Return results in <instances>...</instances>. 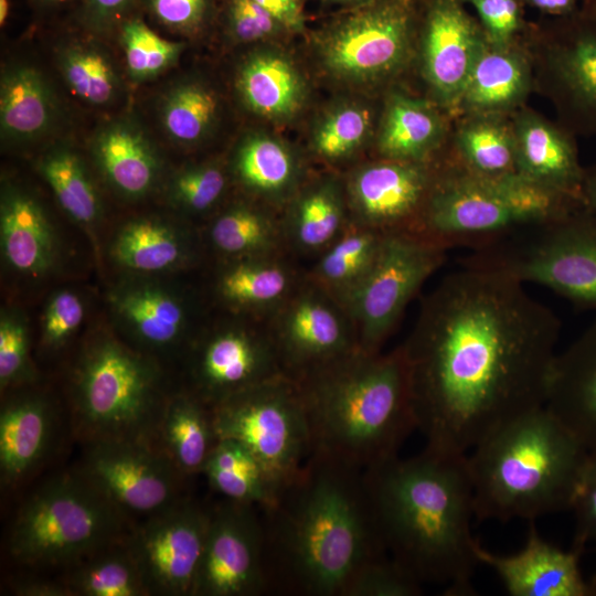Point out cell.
<instances>
[{
  "label": "cell",
  "instance_id": "1",
  "mask_svg": "<svg viewBox=\"0 0 596 596\" xmlns=\"http://www.w3.org/2000/svg\"><path fill=\"white\" fill-rule=\"evenodd\" d=\"M560 330L523 283L461 259L423 299L400 345L425 448L466 455L545 406Z\"/></svg>",
  "mask_w": 596,
  "mask_h": 596
},
{
  "label": "cell",
  "instance_id": "2",
  "mask_svg": "<svg viewBox=\"0 0 596 596\" xmlns=\"http://www.w3.org/2000/svg\"><path fill=\"white\" fill-rule=\"evenodd\" d=\"M259 512L269 595L343 596L363 564L387 554L364 470L319 453Z\"/></svg>",
  "mask_w": 596,
  "mask_h": 596
},
{
  "label": "cell",
  "instance_id": "3",
  "mask_svg": "<svg viewBox=\"0 0 596 596\" xmlns=\"http://www.w3.org/2000/svg\"><path fill=\"white\" fill-rule=\"evenodd\" d=\"M364 472L387 554L422 584L443 585L446 595L473 594L471 576L480 563L467 454L424 448Z\"/></svg>",
  "mask_w": 596,
  "mask_h": 596
},
{
  "label": "cell",
  "instance_id": "4",
  "mask_svg": "<svg viewBox=\"0 0 596 596\" xmlns=\"http://www.w3.org/2000/svg\"><path fill=\"white\" fill-rule=\"evenodd\" d=\"M311 454L362 470L398 456L417 422L401 347L383 354L355 349L295 380Z\"/></svg>",
  "mask_w": 596,
  "mask_h": 596
},
{
  "label": "cell",
  "instance_id": "5",
  "mask_svg": "<svg viewBox=\"0 0 596 596\" xmlns=\"http://www.w3.org/2000/svg\"><path fill=\"white\" fill-rule=\"evenodd\" d=\"M587 456L546 406L508 422L467 455L475 518L532 522L571 510Z\"/></svg>",
  "mask_w": 596,
  "mask_h": 596
},
{
  "label": "cell",
  "instance_id": "6",
  "mask_svg": "<svg viewBox=\"0 0 596 596\" xmlns=\"http://www.w3.org/2000/svg\"><path fill=\"white\" fill-rule=\"evenodd\" d=\"M579 205V200L547 191L519 174L481 175L449 158L437 164L417 234L447 249H472Z\"/></svg>",
  "mask_w": 596,
  "mask_h": 596
},
{
  "label": "cell",
  "instance_id": "7",
  "mask_svg": "<svg viewBox=\"0 0 596 596\" xmlns=\"http://www.w3.org/2000/svg\"><path fill=\"white\" fill-rule=\"evenodd\" d=\"M125 515L83 475L46 481L20 509L11 556L29 566L75 564L120 541Z\"/></svg>",
  "mask_w": 596,
  "mask_h": 596
},
{
  "label": "cell",
  "instance_id": "8",
  "mask_svg": "<svg viewBox=\"0 0 596 596\" xmlns=\"http://www.w3.org/2000/svg\"><path fill=\"white\" fill-rule=\"evenodd\" d=\"M462 259L596 311V210L583 204L472 248Z\"/></svg>",
  "mask_w": 596,
  "mask_h": 596
},
{
  "label": "cell",
  "instance_id": "9",
  "mask_svg": "<svg viewBox=\"0 0 596 596\" xmlns=\"http://www.w3.org/2000/svg\"><path fill=\"white\" fill-rule=\"evenodd\" d=\"M166 404L157 369L118 342L99 341L82 356L74 379V416L88 444H156Z\"/></svg>",
  "mask_w": 596,
  "mask_h": 596
},
{
  "label": "cell",
  "instance_id": "10",
  "mask_svg": "<svg viewBox=\"0 0 596 596\" xmlns=\"http://www.w3.org/2000/svg\"><path fill=\"white\" fill-rule=\"evenodd\" d=\"M219 438L247 447L281 487L311 455L308 419L295 380L280 375L212 407Z\"/></svg>",
  "mask_w": 596,
  "mask_h": 596
},
{
  "label": "cell",
  "instance_id": "11",
  "mask_svg": "<svg viewBox=\"0 0 596 596\" xmlns=\"http://www.w3.org/2000/svg\"><path fill=\"white\" fill-rule=\"evenodd\" d=\"M414 0L347 8L316 34L324 67L350 82H376L405 64L415 29Z\"/></svg>",
  "mask_w": 596,
  "mask_h": 596
},
{
  "label": "cell",
  "instance_id": "12",
  "mask_svg": "<svg viewBox=\"0 0 596 596\" xmlns=\"http://www.w3.org/2000/svg\"><path fill=\"white\" fill-rule=\"evenodd\" d=\"M447 248L418 234H385L375 262L343 304L358 349L380 352L405 308L444 263Z\"/></svg>",
  "mask_w": 596,
  "mask_h": 596
},
{
  "label": "cell",
  "instance_id": "13",
  "mask_svg": "<svg viewBox=\"0 0 596 596\" xmlns=\"http://www.w3.org/2000/svg\"><path fill=\"white\" fill-rule=\"evenodd\" d=\"M266 326L283 371L292 380L358 349L347 310L307 276L266 318Z\"/></svg>",
  "mask_w": 596,
  "mask_h": 596
},
{
  "label": "cell",
  "instance_id": "14",
  "mask_svg": "<svg viewBox=\"0 0 596 596\" xmlns=\"http://www.w3.org/2000/svg\"><path fill=\"white\" fill-rule=\"evenodd\" d=\"M83 475L124 514L151 517L183 499V475L161 449L139 440L88 444Z\"/></svg>",
  "mask_w": 596,
  "mask_h": 596
},
{
  "label": "cell",
  "instance_id": "15",
  "mask_svg": "<svg viewBox=\"0 0 596 596\" xmlns=\"http://www.w3.org/2000/svg\"><path fill=\"white\" fill-rule=\"evenodd\" d=\"M210 510L183 498L127 538L150 595L194 596Z\"/></svg>",
  "mask_w": 596,
  "mask_h": 596
},
{
  "label": "cell",
  "instance_id": "16",
  "mask_svg": "<svg viewBox=\"0 0 596 596\" xmlns=\"http://www.w3.org/2000/svg\"><path fill=\"white\" fill-rule=\"evenodd\" d=\"M267 594L259 508L225 500L210 510L194 596Z\"/></svg>",
  "mask_w": 596,
  "mask_h": 596
},
{
  "label": "cell",
  "instance_id": "17",
  "mask_svg": "<svg viewBox=\"0 0 596 596\" xmlns=\"http://www.w3.org/2000/svg\"><path fill=\"white\" fill-rule=\"evenodd\" d=\"M536 56L563 125L574 134H596V12L582 6L561 18Z\"/></svg>",
  "mask_w": 596,
  "mask_h": 596
},
{
  "label": "cell",
  "instance_id": "18",
  "mask_svg": "<svg viewBox=\"0 0 596 596\" xmlns=\"http://www.w3.org/2000/svg\"><path fill=\"white\" fill-rule=\"evenodd\" d=\"M437 164L382 159L349 179L350 222L383 234H417Z\"/></svg>",
  "mask_w": 596,
  "mask_h": 596
},
{
  "label": "cell",
  "instance_id": "19",
  "mask_svg": "<svg viewBox=\"0 0 596 596\" xmlns=\"http://www.w3.org/2000/svg\"><path fill=\"white\" fill-rule=\"evenodd\" d=\"M465 4L464 0H425L421 20L423 76L437 103L451 113L487 41Z\"/></svg>",
  "mask_w": 596,
  "mask_h": 596
},
{
  "label": "cell",
  "instance_id": "20",
  "mask_svg": "<svg viewBox=\"0 0 596 596\" xmlns=\"http://www.w3.org/2000/svg\"><path fill=\"white\" fill-rule=\"evenodd\" d=\"M280 375L285 373L267 326L231 327L214 332L198 350L192 394L212 408L241 391Z\"/></svg>",
  "mask_w": 596,
  "mask_h": 596
},
{
  "label": "cell",
  "instance_id": "21",
  "mask_svg": "<svg viewBox=\"0 0 596 596\" xmlns=\"http://www.w3.org/2000/svg\"><path fill=\"white\" fill-rule=\"evenodd\" d=\"M517 172L532 183L581 201L585 173L574 132L530 109L518 110L511 121Z\"/></svg>",
  "mask_w": 596,
  "mask_h": 596
},
{
  "label": "cell",
  "instance_id": "22",
  "mask_svg": "<svg viewBox=\"0 0 596 596\" xmlns=\"http://www.w3.org/2000/svg\"><path fill=\"white\" fill-rule=\"evenodd\" d=\"M476 554L480 564L496 572L511 596H589L588 583L579 568L582 553L549 543L533 521L520 552L502 556L478 543Z\"/></svg>",
  "mask_w": 596,
  "mask_h": 596
},
{
  "label": "cell",
  "instance_id": "23",
  "mask_svg": "<svg viewBox=\"0 0 596 596\" xmlns=\"http://www.w3.org/2000/svg\"><path fill=\"white\" fill-rule=\"evenodd\" d=\"M533 64L517 42L497 45L486 41L458 98L455 114L503 116L518 111L533 85Z\"/></svg>",
  "mask_w": 596,
  "mask_h": 596
},
{
  "label": "cell",
  "instance_id": "24",
  "mask_svg": "<svg viewBox=\"0 0 596 596\" xmlns=\"http://www.w3.org/2000/svg\"><path fill=\"white\" fill-rule=\"evenodd\" d=\"M546 408L596 453V317L554 360Z\"/></svg>",
  "mask_w": 596,
  "mask_h": 596
},
{
  "label": "cell",
  "instance_id": "25",
  "mask_svg": "<svg viewBox=\"0 0 596 596\" xmlns=\"http://www.w3.org/2000/svg\"><path fill=\"white\" fill-rule=\"evenodd\" d=\"M55 416L42 396H21L0 414V471L7 485L30 476L44 460L55 433Z\"/></svg>",
  "mask_w": 596,
  "mask_h": 596
},
{
  "label": "cell",
  "instance_id": "26",
  "mask_svg": "<svg viewBox=\"0 0 596 596\" xmlns=\"http://www.w3.org/2000/svg\"><path fill=\"white\" fill-rule=\"evenodd\" d=\"M345 198L334 180L301 191L281 221L287 251L319 256L350 225Z\"/></svg>",
  "mask_w": 596,
  "mask_h": 596
},
{
  "label": "cell",
  "instance_id": "27",
  "mask_svg": "<svg viewBox=\"0 0 596 596\" xmlns=\"http://www.w3.org/2000/svg\"><path fill=\"white\" fill-rule=\"evenodd\" d=\"M287 254L236 259L221 274L217 281L219 295L232 307L267 318L302 279L288 260Z\"/></svg>",
  "mask_w": 596,
  "mask_h": 596
},
{
  "label": "cell",
  "instance_id": "28",
  "mask_svg": "<svg viewBox=\"0 0 596 596\" xmlns=\"http://www.w3.org/2000/svg\"><path fill=\"white\" fill-rule=\"evenodd\" d=\"M446 123L426 100L393 95L386 105L377 139L382 159L432 163L444 141Z\"/></svg>",
  "mask_w": 596,
  "mask_h": 596
},
{
  "label": "cell",
  "instance_id": "29",
  "mask_svg": "<svg viewBox=\"0 0 596 596\" xmlns=\"http://www.w3.org/2000/svg\"><path fill=\"white\" fill-rule=\"evenodd\" d=\"M219 439L212 408L194 394L167 402L156 445L184 477L203 472Z\"/></svg>",
  "mask_w": 596,
  "mask_h": 596
},
{
  "label": "cell",
  "instance_id": "30",
  "mask_svg": "<svg viewBox=\"0 0 596 596\" xmlns=\"http://www.w3.org/2000/svg\"><path fill=\"white\" fill-rule=\"evenodd\" d=\"M1 247L15 270L40 276L52 265L54 236L39 204L20 192L6 194L0 214Z\"/></svg>",
  "mask_w": 596,
  "mask_h": 596
},
{
  "label": "cell",
  "instance_id": "31",
  "mask_svg": "<svg viewBox=\"0 0 596 596\" xmlns=\"http://www.w3.org/2000/svg\"><path fill=\"white\" fill-rule=\"evenodd\" d=\"M237 87L245 104L269 119L290 117L305 96L304 81L295 65L275 52L248 57L240 70Z\"/></svg>",
  "mask_w": 596,
  "mask_h": 596
},
{
  "label": "cell",
  "instance_id": "32",
  "mask_svg": "<svg viewBox=\"0 0 596 596\" xmlns=\"http://www.w3.org/2000/svg\"><path fill=\"white\" fill-rule=\"evenodd\" d=\"M202 473L225 500L259 509L268 505L280 488L258 458L231 438L219 439Z\"/></svg>",
  "mask_w": 596,
  "mask_h": 596
},
{
  "label": "cell",
  "instance_id": "33",
  "mask_svg": "<svg viewBox=\"0 0 596 596\" xmlns=\"http://www.w3.org/2000/svg\"><path fill=\"white\" fill-rule=\"evenodd\" d=\"M384 235L350 223L306 276L343 306L372 268Z\"/></svg>",
  "mask_w": 596,
  "mask_h": 596
},
{
  "label": "cell",
  "instance_id": "34",
  "mask_svg": "<svg viewBox=\"0 0 596 596\" xmlns=\"http://www.w3.org/2000/svg\"><path fill=\"white\" fill-rule=\"evenodd\" d=\"M54 114L52 94L43 76L30 66L8 70L0 85V123L2 132L12 139H31L42 135Z\"/></svg>",
  "mask_w": 596,
  "mask_h": 596
},
{
  "label": "cell",
  "instance_id": "35",
  "mask_svg": "<svg viewBox=\"0 0 596 596\" xmlns=\"http://www.w3.org/2000/svg\"><path fill=\"white\" fill-rule=\"evenodd\" d=\"M450 159L481 175L518 174L511 123L503 116H465Z\"/></svg>",
  "mask_w": 596,
  "mask_h": 596
},
{
  "label": "cell",
  "instance_id": "36",
  "mask_svg": "<svg viewBox=\"0 0 596 596\" xmlns=\"http://www.w3.org/2000/svg\"><path fill=\"white\" fill-rule=\"evenodd\" d=\"M97 160L115 188L137 196L152 185L157 174V160L143 136L126 124L105 128L96 138Z\"/></svg>",
  "mask_w": 596,
  "mask_h": 596
},
{
  "label": "cell",
  "instance_id": "37",
  "mask_svg": "<svg viewBox=\"0 0 596 596\" xmlns=\"http://www.w3.org/2000/svg\"><path fill=\"white\" fill-rule=\"evenodd\" d=\"M210 240L219 252L235 259L288 253L281 221L249 205H236L219 215Z\"/></svg>",
  "mask_w": 596,
  "mask_h": 596
},
{
  "label": "cell",
  "instance_id": "38",
  "mask_svg": "<svg viewBox=\"0 0 596 596\" xmlns=\"http://www.w3.org/2000/svg\"><path fill=\"white\" fill-rule=\"evenodd\" d=\"M64 584L72 596L150 595L127 543L119 541L75 563Z\"/></svg>",
  "mask_w": 596,
  "mask_h": 596
},
{
  "label": "cell",
  "instance_id": "39",
  "mask_svg": "<svg viewBox=\"0 0 596 596\" xmlns=\"http://www.w3.org/2000/svg\"><path fill=\"white\" fill-rule=\"evenodd\" d=\"M119 315L138 338L151 347H167L182 336L185 312L182 304L155 287H138L117 297Z\"/></svg>",
  "mask_w": 596,
  "mask_h": 596
},
{
  "label": "cell",
  "instance_id": "40",
  "mask_svg": "<svg viewBox=\"0 0 596 596\" xmlns=\"http://www.w3.org/2000/svg\"><path fill=\"white\" fill-rule=\"evenodd\" d=\"M235 171L252 192L280 199L289 194L298 178V167L290 150L268 136H254L240 148Z\"/></svg>",
  "mask_w": 596,
  "mask_h": 596
},
{
  "label": "cell",
  "instance_id": "41",
  "mask_svg": "<svg viewBox=\"0 0 596 596\" xmlns=\"http://www.w3.org/2000/svg\"><path fill=\"white\" fill-rule=\"evenodd\" d=\"M184 254L179 236L168 226L139 220L126 225L119 233L114 255L125 267L139 272H160L178 264Z\"/></svg>",
  "mask_w": 596,
  "mask_h": 596
},
{
  "label": "cell",
  "instance_id": "42",
  "mask_svg": "<svg viewBox=\"0 0 596 596\" xmlns=\"http://www.w3.org/2000/svg\"><path fill=\"white\" fill-rule=\"evenodd\" d=\"M41 172L68 215L83 224L97 219L99 203L96 191L74 153L67 150L49 153L41 162Z\"/></svg>",
  "mask_w": 596,
  "mask_h": 596
},
{
  "label": "cell",
  "instance_id": "43",
  "mask_svg": "<svg viewBox=\"0 0 596 596\" xmlns=\"http://www.w3.org/2000/svg\"><path fill=\"white\" fill-rule=\"evenodd\" d=\"M216 110L214 93L200 84L189 83L169 93L162 106V123L171 138L190 143L206 134Z\"/></svg>",
  "mask_w": 596,
  "mask_h": 596
},
{
  "label": "cell",
  "instance_id": "44",
  "mask_svg": "<svg viewBox=\"0 0 596 596\" xmlns=\"http://www.w3.org/2000/svg\"><path fill=\"white\" fill-rule=\"evenodd\" d=\"M61 70L74 94L86 102L103 105L116 93L117 78L110 63L89 46L66 49L61 55Z\"/></svg>",
  "mask_w": 596,
  "mask_h": 596
},
{
  "label": "cell",
  "instance_id": "45",
  "mask_svg": "<svg viewBox=\"0 0 596 596\" xmlns=\"http://www.w3.org/2000/svg\"><path fill=\"white\" fill-rule=\"evenodd\" d=\"M119 26L127 66L135 78L155 76L178 58L182 44L159 36L141 18L128 17Z\"/></svg>",
  "mask_w": 596,
  "mask_h": 596
},
{
  "label": "cell",
  "instance_id": "46",
  "mask_svg": "<svg viewBox=\"0 0 596 596\" xmlns=\"http://www.w3.org/2000/svg\"><path fill=\"white\" fill-rule=\"evenodd\" d=\"M372 127L368 108L345 105L334 109L318 126L313 145L317 153L331 161L352 155L365 140Z\"/></svg>",
  "mask_w": 596,
  "mask_h": 596
},
{
  "label": "cell",
  "instance_id": "47",
  "mask_svg": "<svg viewBox=\"0 0 596 596\" xmlns=\"http://www.w3.org/2000/svg\"><path fill=\"white\" fill-rule=\"evenodd\" d=\"M422 583L389 554L363 564L347 585L343 596H418Z\"/></svg>",
  "mask_w": 596,
  "mask_h": 596
},
{
  "label": "cell",
  "instance_id": "48",
  "mask_svg": "<svg viewBox=\"0 0 596 596\" xmlns=\"http://www.w3.org/2000/svg\"><path fill=\"white\" fill-rule=\"evenodd\" d=\"M222 13L225 30L236 42L253 43L287 32L255 0H224Z\"/></svg>",
  "mask_w": 596,
  "mask_h": 596
},
{
  "label": "cell",
  "instance_id": "49",
  "mask_svg": "<svg viewBox=\"0 0 596 596\" xmlns=\"http://www.w3.org/2000/svg\"><path fill=\"white\" fill-rule=\"evenodd\" d=\"M225 185L226 178L219 167L201 166L178 175L173 183V195L187 209L201 212L217 202Z\"/></svg>",
  "mask_w": 596,
  "mask_h": 596
},
{
  "label": "cell",
  "instance_id": "50",
  "mask_svg": "<svg viewBox=\"0 0 596 596\" xmlns=\"http://www.w3.org/2000/svg\"><path fill=\"white\" fill-rule=\"evenodd\" d=\"M31 375L28 355V334L22 321L3 315L0 322V383L1 387L24 381Z\"/></svg>",
  "mask_w": 596,
  "mask_h": 596
},
{
  "label": "cell",
  "instance_id": "51",
  "mask_svg": "<svg viewBox=\"0 0 596 596\" xmlns=\"http://www.w3.org/2000/svg\"><path fill=\"white\" fill-rule=\"evenodd\" d=\"M479 17L489 42L509 45L515 42L523 26L521 0H464Z\"/></svg>",
  "mask_w": 596,
  "mask_h": 596
},
{
  "label": "cell",
  "instance_id": "52",
  "mask_svg": "<svg viewBox=\"0 0 596 596\" xmlns=\"http://www.w3.org/2000/svg\"><path fill=\"white\" fill-rule=\"evenodd\" d=\"M571 510L575 515L572 547L583 554L588 545L596 547V453H588Z\"/></svg>",
  "mask_w": 596,
  "mask_h": 596
},
{
  "label": "cell",
  "instance_id": "53",
  "mask_svg": "<svg viewBox=\"0 0 596 596\" xmlns=\"http://www.w3.org/2000/svg\"><path fill=\"white\" fill-rule=\"evenodd\" d=\"M162 25L183 33L202 29L213 17L215 0H140Z\"/></svg>",
  "mask_w": 596,
  "mask_h": 596
},
{
  "label": "cell",
  "instance_id": "54",
  "mask_svg": "<svg viewBox=\"0 0 596 596\" xmlns=\"http://www.w3.org/2000/svg\"><path fill=\"white\" fill-rule=\"evenodd\" d=\"M83 318L84 305L76 294L68 290L55 294L44 316V341L58 347L79 327Z\"/></svg>",
  "mask_w": 596,
  "mask_h": 596
},
{
  "label": "cell",
  "instance_id": "55",
  "mask_svg": "<svg viewBox=\"0 0 596 596\" xmlns=\"http://www.w3.org/2000/svg\"><path fill=\"white\" fill-rule=\"evenodd\" d=\"M137 0H83L79 17L94 31L113 29L128 18Z\"/></svg>",
  "mask_w": 596,
  "mask_h": 596
},
{
  "label": "cell",
  "instance_id": "56",
  "mask_svg": "<svg viewBox=\"0 0 596 596\" xmlns=\"http://www.w3.org/2000/svg\"><path fill=\"white\" fill-rule=\"evenodd\" d=\"M287 32H302L306 17L302 0H255Z\"/></svg>",
  "mask_w": 596,
  "mask_h": 596
},
{
  "label": "cell",
  "instance_id": "57",
  "mask_svg": "<svg viewBox=\"0 0 596 596\" xmlns=\"http://www.w3.org/2000/svg\"><path fill=\"white\" fill-rule=\"evenodd\" d=\"M15 594L22 596H72L64 583H49L44 581H25L17 585Z\"/></svg>",
  "mask_w": 596,
  "mask_h": 596
},
{
  "label": "cell",
  "instance_id": "58",
  "mask_svg": "<svg viewBox=\"0 0 596 596\" xmlns=\"http://www.w3.org/2000/svg\"><path fill=\"white\" fill-rule=\"evenodd\" d=\"M536 10L557 15L560 18L568 17L577 12L583 0H521Z\"/></svg>",
  "mask_w": 596,
  "mask_h": 596
},
{
  "label": "cell",
  "instance_id": "59",
  "mask_svg": "<svg viewBox=\"0 0 596 596\" xmlns=\"http://www.w3.org/2000/svg\"><path fill=\"white\" fill-rule=\"evenodd\" d=\"M581 202L584 206L596 210V164L585 169Z\"/></svg>",
  "mask_w": 596,
  "mask_h": 596
},
{
  "label": "cell",
  "instance_id": "60",
  "mask_svg": "<svg viewBox=\"0 0 596 596\" xmlns=\"http://www.w3.org/2000/svg\"><path fill=\"white\" fill-rule=\"evenodd\" d=\"M322 1H326V2H329V3H334V4H341V6L345 7V8H352V7L366 4V3L373 2L375 0H322Z\"/></svg>",
  "mask_w": 596,
  "mask_h": 596
},
{
  "label": "cell",
  "instance_id": "61",
  "mask_svg": "<svg viewBox=\"0 0 596 596\" xmlns=\"http://www.w3.org/2000/svg\"><path fill=\"white\" fill-rule=\"evenodd\" d=\"M10 11V1L0 0V23H6Z\"/></svg>",
  "mask_w": 596,
  "mask_h": 596
},
{
  "label": "cell",
  "instance_id": "62",
  "mask_svg": "<svg viewBox=\"0 0 596 596\" xmlns=\"http://www.w3.org/2000/svg\"><path fill=\"white\" fill-rule=\"evenodd\" d=\"M588 583L589 596H596V573L593 575Z\"/></svg>",
  "mask_w": 596,
  "mask_h": 596
},
{
  "label": "cell",
  "instance_id": "63",
  "mask_svg": "<svg viewBox=\"0 0 596 596\" xmlns=\"http://www.w3.org/2000/svg\"><path fill=\"white\" fill-rule=\"evenodd\" d=\"M582 6L596 12V0H583Z\"/></svg>",
  "mask_w": 596,
  "mask_h": 596
},
{
  "label": "cell",
  "instance_id": "64",
  "mask_svg": "<svg viewBox=\"0 0 596 596\" xmlns=\"http://www.w3.org/2000/svg\"><path fill=\"white\" fill-rule=\"evenodd\" d=\"M46 4H58V3H63V2H66L68 0H40Z\"/></svg>",
  "mask_w": 596,
  "mask_h": 596
}]
</instances>
